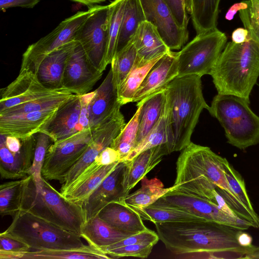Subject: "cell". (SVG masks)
Instances as JSON below:
<instances>
[{
  "label": "cell",
  "instance_id": "1",
  "mask_svg": "<svg viewBox=\"0 0 259 259\" xmlns=\"http://www.w3.org/2000/svg\"><path fill=\"white\" fill-rule=\"evenodd\" d=\"M159 239L171 252L186 258H243L250 248L241 246L239 230L207 221L154 223Z\"/></svg>",
  "mask_w": 259,
  "mask_h": 259
},
{
  "label": "cell",
  "instance_id": "2",
  "mask_svg": "<svg viewBox=\"0 0 259 259\" xmlns=\"http://www.w3.org/2000/svg\"><path fill=\"white\" fill-rule=\"evenodd\" d=\"M200 76H177L165 88L169 135L172 152L191 142L199 116L208 106L203 95Z\"/></svg>",
  "mask_w": 259,
  "mask_h": 259
},
{
  "label": "cell",
  "instance_id": "3",
  "mask_svg": "<svg viewBox=\"0 0 259 259\" xmlns=\"http://www.w3.org/2000/svg\"><path fill=\"white\" fill-rule=\"evenodd\" d=\"M210 75L218 93L237 96L250 102L259 76V42L249 34L242 43L227 42Z\"/></svg>",
  "mask_w": 259,
  "mask_h": 259
},
{
  "label": "cell",
  "instance_id": "4",
  "mask_svg": "<svg viewBox=\"0 0 259 259\" xmlns=\"http://www.w3.org/2000/svg\"><path fill=\"white\" fill-rule=\"evenodd\" d=\"M20 210L80 235L85 221L82 207L68 200L43 177H24Z\"/></svg>",
  "mask_w": 259,
  "mask_h": 259
},
{
  "label": "cell",
  "instance_id": "5",
  "mask_svg": "<svg viewBox=\"0 0 259 259\" xmlns=\"http://www.w3.org/2000/svg\"><path fill=\"white\" fill-rule=\"evenodd\" d=\"M224 158L213 152L210 148L192 142L179 155L176 170L203 176L218 188V192L240 218L251 223L259 228V215L250 211L232 190L223 167Z\"/></svg>",
  "mask_w": 259,
  "mask_h": 259
},
{
  "label": "cell",
  "instance_id": "6",
  "mask_svg": "<svg viewBox=\"0 0 259 259\" xmlns=\"http://www.w3.org/2000/svg\"><path fill=\"white\" fill-rule=\"evenodd\" d=\"M249 103L237 96L218 93L207 110L224 128L228 143L241 150L259 143V116Z\"/></svg>",
  "mask_w": 259,
  "mask_h": 259
},
{
  "label": "cell",
  "instance_id": "7",
  "mask_svg": "<svg viewBox=\"0 0 259 259\" xmlns=\"http://www.w3.org/2000/svg\"><path fill=\"white\" fill-rule=\"evenodd\" d=\"M3 233L25 243L30 250L77 249L87 245L78 234L22 210Z\"/></svg>",
  "mask_w": 259,
  "mask_h": 259
},
{
  "label": "cell",
  "instance_id": "8",
  "mask_svg": "<svg viewBox=\"0 0 259 259\" xmlns=\"http://www.w3.org/2000/svg\"><path fill=\"white\" fill-rule=\"evenodd\" d=\"M227 40L225 33L217 28L197 34L178 52V76L210 75Z\"/></svg>",
  "mask_w": 259,
  "mask_h": 259
},
{
  "label": "cell",
  "instance_id": "9",
  "mask_svg": "<svg viewBox=\"0 0 259 259\" xmlns=\"http://www.w3.org/2000/svg\"><path fill=\"white\" fill-rule=\"evenodd\" d=\"M95 5L65 19L51 32L29 45L23 54L19 73L36 74L45 57L52 52L74 40L77 30L87 18L99 7Z\"/></svg>",
  "mask_w": 259,
  "mask_h": 259
},
{
  "label": "cell",
  "instance_id": "10",
  "mask_svg": "<svg viewBox=\"0 0 259 259\" xmlns=\"http://www.w3.org/2000/svg\"><path fill=\"white\" fill-rule=\"evenodd\" d=\"M92 133L93 129H88L61 141L53 142L46 154L42 168V177L47 181H58L62 184L68 171L86 149Z\"/></svg>",
  "mask_w": 259,
  "mask_h": 259
},
{
  "label": "cell",
  "instance_id": "11",
  "mask_svg": "<svg viewBox=\"0 0 259 259\" xmlns=\"http://www.w3.org/2000/svg\"><path fill=\"white\" fill-rule=\"evenodd\" d=\"M108 16V5H99L81 25L74 38L80 45L90 61L101 72L107 67Z\"/></svg>",
  "mask_w": 259,
  "mask_h": 259
},
{
  "label": "cell",
  "instance_id": "12",
  "mask_svg": "<svg viewBox=\"0 0 259 259\" xmlns=\"http://www.w3.org/2000/svg\"><path fill=\"white\" fill-rule=\"evenodd\" d=\"M94 95L95 91L82 95H75L66 101L41 132L48 134L53 142H57L91 129L89 106Z\"/></svg>",
  "mask_w": 259,
  "mask_h": 259
},
{
  "label": "cell",
  "instance_id": "13",
  "mask_svg": "<svg viewBox=\"0 0 259 259\" xmlns=\"http://www.w3.org/2000/svg\"><path fill=\"white\" fill-rule=\"evenodd\" d=\"M157 203L177 207L195 214L203 220L239 230H246L253 225L239 218H234L224 212L214 203L198 196L176 188L166 193Z\"/></svg>",
  "mask_w": 259,
  "mask_h": 259
},
{
  "label": "cell",
  "instance_id": "14",
  "mask_svg": "<svg viewBox=\"0 0 259 259\" xmlns=\"http://www.w3.org/2000/svg\"><path fill=\"white\" fill-rule=\"evenodd\" d=\"M120 106L93 129L91 140L86 149L76 163L66 175L60 191L65 189L76 177L106 147L110 146L126 123L120 111Z\"/></svg>",
  "mask_w": 259,
  "mask_h": 259
},
{
  "label": "cell",
  "instance_id": "15",
  "mask_svg": "<svg viewBox=\"0 0 259 259\" xmlns=\"http://www.w3.org/2000/svg\"><path fill=\"white\" fill-rule=\"evenodd\" d=\"M102 74L103 72L92 64L76 41L66 62L62 88L74 95H82L89 93Z\"/></svg>",
  "mask_w": 259,
  "mask_h": 259
},
{
  "label": "cell",
  "instance_id": "16",
  "mask_svg": "<svg viewBox=\"0 0 259 259\" xmlns=\"http://www.w3.org/2000/svg\"><path fill=\"white\" fill-rule=\"evenodd\" d=\"M146 20L154 25L171 50H179L187 41V29L176 22L164 0H139Z\"/></svg>",
  "mask_w": 259,
  "mask_h": 259
},
{
  "label": "cell",
  "instance_id": "17",
  "mask_svg": "<svg viewBox=\"0 0 259 259\" xmlns=\"http://www.w3.org/2000/svg\"><path fill=\"white\" fill-rule=\"evenodd\" d=\"M67 90L46 87L31 72L19 73L16 78L1 89L0 112L14 106Z\"/></svg>",
  "mask_w": 259,
  "mask_h": 259
},
{
  "label": "cell",
  "instance_id": "18",
  "mask_svg": "<svg viewBox=\"0 0 259 259\" xmlns=\"http://www.w3.org/2000/svg\"><path fill=\"white\" fill-rule=\"evenodd\" d=\"M60 107L19 115H0V134L22 140L30 138L42 131Z\"/></svg>",
  "mask_w": 259,
  "mask_h": 259
},
{
  "label": "cell",
  "instance_id": "19",
  "mask_svg": "<svg viewBox=\"0 0 259 259\" xmlns=\"http://www.w3.org/2000/svg\"><path fill=\"white\" fill-rule=\"evenodd\" d=\"M178 52L170 51L152 66L135 93L132 102H140L164 89L178 75Z\"/></svg>",
  "mask_w": 259,
  "mask_h": 259
},
{
  "label": "cell",
  "instance_id": "20",
  "mask_svg": "<svg viewBox=\"0 0 259 259\" xmlns=\"http://www.w3.org/2000/svg\"><path fill=\"white\" fill-rule=\"evenodd\" d=\"M120 162L101 166L94 161L60 193L68 200L82 206L92 192Z\"/></svg>",
  "mask_w": 259,
  "mask_h": 259
},
{
  "label": "cell",
  "instance_id": "21",
  "mask_svg": "<svg viewBox=\"0 0 259 259\" xmlns=\"http://www.w3.org/2000/svg\"><path fill=\"white\" fill-rule=\"evenodd\" d=\"M170 153L168 145L163 144L147 149L125 162L121 182L124 197L129 194L137 183L161 162L164 156Z\"/></svg>",
  "mask_w": 259,
  "mask_h": 259
},
{
  "label": "cell",
  "instance_id": "22",
  "mask_svg": "<svg viewBox=\"0 0 259 259\" xmlns=\"http://www.w3.org/2000/svg\"><path fill=\"white\" fill-rule=\"evenodd\" d=\"M124 164V162L120 161L83 203L85 221L98 215L108 203L124 198L121 184Z\"/></svg>",
  "mask_w": 259,
  "mask_h": 259
},
{
  "label": "cell",
  "instance_id": "23",
  "mask_svg": "<svg viewBox=\"0 0 259 259\" xmlns=\"http://www.w3.org/2000/svg\"><path fill=\"white\" fill-rule=\"evenodd\" d=\"M35 144L34 136L24 140L23 147L20 151L12 152L8 149L1 136L0 174L2 178L16 180L28 175L33 162Z\"/></svg>",
  "mask_w": 259,
  "mask_h": 259
},
{
  "label": "cell",
  "instance_id": "24",
  "mask_svg": "<svg viewBox=\"0 0 259 259\" xmlns=\"http://www.w3.org/2000/svg\"><path fill=\"white\" fill-rule=\"evenodd\" d=\"M120 106L117 88L110 68L101 85L95 90L94 96L89 104L90 128L93 129Z\"/></svg>",
  "mask_w": 259,
  "mask_h": 259
},
{
  "label": "cell",
  "instance_id": "25",
  "mask_svg": "<svg viewBox=\"0 0 259 259\" xmlns=\"http://www.w3.org/2000/svg\"><path fill=\"white\" fill-rule=\"evenodd\" d=\"M100 218L118 230L137 234L147 228L139 214L124 200V198L112 201L98 213Z\"/></svg>",
  "mask_w": 259,
  "mask_h": 259
},
{
  "label": "cell",
  "instance_id": "26",
  "mask_svg": "<svg viewBox=\"0 0 259 259\" xmlns=\"http://www.w3.org/2000/svg\"><path fill=\"white\" fill-rule=\"evenodd\" d=\"M137 52L135 64L144 65L170 51L156 27L145 20L139 25L132 39Z\"/></svg>",
  "mask_w": 259,
  "mask_h": 259
},
{
  "label": "cell",
  "instance_id": "27",
  "mask_svg": "<svg viewBox=\"0 0 259 259\" xmlns=\"http://www.w3.org/2000/svg\"><path fill=\"white\" fill-rule=\"evenodd\" d=\"M75 44L74 40L66 44L47 55L41 61L36 75L46 87L54 90L63 88L66 62Z\"/></svg>",
  "mask_w": 259,
  "mask_h": 259
},
{
  "label": "cell",
  "instance_id": "28",
  "mask_svg": "<svg viewBox=\"0 0 259 259\" xmlns=\"http://www.w3.org/2000/svg\"><path fill=\"white\" fill-rule=\"evenodd\" d=\"M134 234L111 227L97 215L85 221L80 236L89 245L101 250Z\"/></svg>",
  "mask_w": 259,
  "mask_h": 259
},
{
  "label": "cell",
  "instance_id": "29",
  "mask_svg": "<svg viewBox=\"0 0 259 259\" xmlns=\"http://www.w3.org/2000/svg\"><path fill=\"white\" fill-rule=\"evenodd\" d=\"M109 259L108 254L90 245L77 249L28 251L9 255L6 259Z\"/></svg>",
  "mask_w": 259,
  "mask_h": 259
},
{
  "label": "cell",
  "instance_id": "30",
  "mask_svg": "<svg viewBox=\"0 0 259 259\" xmlns=\"http://www.w3.org/2000/svg\"><path fill=\"white\" fill-rule=\"evenodd\" d=\"M165 89L141 101L142 105L136 146L149 133L161 116L165 102Z\"/></svg>",
  "mask_w": 259,
  "mask_h": 259
},
{
  "label": "cell",
  "instance_id": "31",
  "mask_svg": "<svg viewBox=\"0 0 259 259\" xmlns=\"http://www.w3.org/2000/svg\"><path fill=\"white\" fill-rule=\"evenodd\" d=\"M132 207L139 214L143 221H149L154 224L188 220L205 221L181 208L156 202L144 207Z\"/></svg>",
  "mask_w": 259,
  "mask_h": 259
},
{
  "label": "cell",
  "instance_id": "32",
  "mask_svg": "<svg viewBox=\"0 0 259 259\" xmlns=\"http://www.w3.org/2000/svg\"><path fill=\"white\" fill-rule=\"evenodd\" d=\"M221 0H191L190 13L197 34L217 28Z\"/></svg>",
  "mask_w": 259,
  "mask_h": 259
},
{
  "label": "cell",
  "instance_id": "33",
  "mask_svg": "<svg viewBox=\"0 0 259 259\" xmlns=\"http://www.w3.org/2000/svg\"><path fill=\"white\" fill-rule=\"evenodd\" d=\"M163 144H167L169 147L170 152H172L169 135L166 96L163 111L157 122L146 137L135 147L121 161L124 162L129 161L141 152Z\"/></svg>",
  "mask_w": 259,
  "mask_h": 259
},
{
  "label": "cell",
  "instance_id": "34",
  "mask_svg": "<svg viewBox=\"0 0 259 259\" xmlns=\"http://www.w3.org/2000/svg\"><path fill=\"white\" fill-rule=\"evenodd\" d=\"M145 20L139 0H125L116 53L132 40L139 25Z\"/></svg>",
  "mask_w": 259,
  "mask_h": 259
},
{
  "label": "cell",
  "instance_id": "35",
  "mask_svg": "<svg viewBox=\"0 0 259 259\" xmlns=\"http://www.w3.org/2000/svg\"><path fill=\"white\" fill-rule=\"evenodd\" d=\"M141 182L139 189L124 197L125 202L132 207L141 208L151 205L168 192L178 187L174 185L164 188L161 181L156 178L149 180L144 177Z\"/></svg>",
  "mask_w": 259,
  "mask_h": 259
},
{
  "label": "cell",
  "instance_id": "36",
  "mask_svg": "<svg viewBox=\"0 0 259 259\" xmlns=\"http://www.w3.org/2000/svg\"><path fill=\"white\" fill-rule=\"evenodd\" d=\"M75 95L70 91L65 90L55 95L14 106L0 112V115H15L54 109L60 107Z\"/></svg>",
  "mask_w": 259,
  "mask_h": 259
},
{
  "label": "cell",
  "instance_id": "37",
  "mask_svg": "<svg viewBox=\"0 0 259 259\" xmlns=\"http://www.w3.org/2000/svg\"><path fill=\"white\" fill-rule=\"evenodd\" d=\"M161 57L143 65L135 64L124 81L118 89V102L121 106L132 102L135 93L147 74Z\"/></svg>",
  "mask_w": 259,
  "mask_h": 259
},
{
  "label": "cell",
  "instance_id": "38",
  "mask_svg": "<svg viewBox=\"0 0 259 259\" xmlns=\"http://www.w3.org/2000/svg\"><path fill=\"white\" fill-rule=\"evenodd\" d=\"M24 178L7 182L0 186V213L14 217L20 210Z\"/></svg>",
  "mask_w": 259,
  "mask_h": 259
},
{
  "label": "cell",
  "instance_id": "39",
  "mask_svg": "<svg viewBox=\"0 0 259 259\" xmlns=\"http://www.w3.org/2000/svg\"><path fill=\"white\" fill-rule=\"evenodd\" d=\"M125 0H114L109 5L108 41L106 58L107 66L110 64L116 52Z\"/></svg>",
  "mask_w": 259,
  "mask_h": 259
},
{
  "label": "cell",
  "instance_id": "40",
  "mask_svg": "<svg viewBox=\"0 0 259 259\" xmlns=\"http://www.w3.org/2000/svg\"><path fill=\"white\" fill-rule=\"evenodd\" d=\"M142 105V101L137 103V109L135 113L110 145L111 147L115 149L119 153L120 161L136 146L139 127V118Z\"/></svg>",
  "mask_w": 259,
  "mask_h": 259
},
{
  "label": "cell",
  "instance_id": "41",
  "mask_svg": "<svg viewBox=\"0 0 259 259\" xmlns=\"http://www.w3.org/2000/svg\"><path fill=\"white\" fill-rule=\"evenodd\" d=\"M137 58V52L133 40L116 53L110 64L117 90L133 68Z\"/></svg>",
  "mask_w": 259,
  "mask_h": 259
},
{
  "label": "cell",
  "instance_id": "42",
  "mask_svg": "<svg viewBox=\"0 0 259 259\" xmlns=\"http://www.w3.org/2000/svg\"><path fill=\"white\" fill-rule=\"evenodd\" d=\"M33 159L28 175H31L35 182L40 181L42 177V168L48 148L53 143L51 137L44 132L36 135Z\"/></svg>",
  "mask_w": 259,
  "mask_h": 259
},
{
  "label": "cell",
  "instance_id": "43",
  "mask_svg": "<svg viewBox=\"0 0 259 259\" xmlns=\"http://www.w3.org/2000/svg\"><path fill=\"white\" fill-rule=\"evenodd\" d=\"M224 170L230 187L242 203L252 212L256 213L248 195L245 182L241 175L224 158Z\"/></svg>",
  "mask_w": 259,
  "mask_h": 259
},
{
  "label": "cell",
  "instance_id": "44",
  "mask_svg": "<svg viewBox=\"0 0 259 259\" xmlns=\"http://www.w3.org/2000/svg\"><path fill=\"white\" fill-rule=\"evenodd\" d=\"M248 7L239 11V16L248 34L259 42V0H248Z\"/></svg>",
  "mask_w": 259,
  "mask_h": 259
},
{
  "label": "cell",
  "instance_id": "45",
  "mask_svg": "<svg viewBox=\"0 0 259 259\" xmlns=\"http://www.w3.org/2000/svg\"><path fill=\"white\" fill-rule=\"evenodd\" d=\"M154 245L148 243L135 244L108 249L104 252L111 258L128 256L147 258Z\"/></svg>",
  "mask_w": 259,
  "mask_h": 259
},
{
  "label": "cell",
  "instance_id": "46",
  "mask_svg": "<svg viewBox=\"0 0 259 259\" xmlns=\"http://www.w3.org/2000/svg\"><path fill=\"white\" fill-rule=\"evenodd\" d=\"M159 240V238L157 233L148 229L144 231L128 236L119 242L101 249V250L104 252V251L108 249L135 244L148 243L155 245Z\"/></svg>",
  "mask_w": 259,
  "mask_h": 259
},
{
  "label": "cell",
  "instance_id": "47",
  "mask_svg": "<svg viewBox=\"0 0 259 259\" xmlns=\"http://www.w3.org/2000/svg\"><path fill=\"white\" fill-rule=\"evenodd\" d=\"M30 250L25 243L9 236L3 232L0 234V258L5 259L10 254Z\"/></svg>",
  "mask_w": 259,
  "mask_h": 259
},
{
  "label": "cell",
  "instance_id": "48",
  "mask_svg": "<svg viewBox=\"0 0 259 259\" xmlns=\"http://www.w3.org/2000/svg\"><path fill=\"white\" fill-rule=\"evenodd\" d=\"M169 7L177 24L182 28L187 29L189 18L185 0H164Z\"/></svg>",
  "mask_w": 259,
  "mask_h": 259
},
{
  "label": "cell",
  "instance_id": "49",
  "mask_svg": "<svg viewBox=\"0 0 259 259\" xmlns=\"http://www.w3.org/2000/svg\"><path fill=\"white\" fill-rule=\"evenodd\" d=\"M94 161L99 165H107L120 161V156L117 151L109 146L100 153Z\"/></svg>",
  "mask_w": 259,
  "mask_h": 259
},
{
  "label": "cell",
  "instance_id": "50",
  "mask_svg": "<svg viewBox=\"0 0 259 259\" xmlns=\"http://www.w3.org/2000/svg\"><path fill=\"white\" fill-rule=\"evenodd\" d=\"M40 0H0V9L1 11L14 7L23 8H33Z\"/></svg>",
  "mask_w": 259,
  "mask_h": 259
},
{
  "label": "cell",
  "instance_id": "51",
  "mask_svg": "<svg viewBox=\"0 0 259 259\" xmlns=\"http://www.w3.org/2000/svg\"><path fill=\"white\" fill-rule=\"evenodd\" d=\"M248 36V32L245 28L239 27L235 29L232 34V41L236 44L245 41Z\"/></svg>",
  "mask_w": 259,
  "mask_h": 259
},
{
  "label": "cell",
  "instance_id": "52",
  "mask_svg": "<svg viewBox=\"0 0 259 259\" xmlns=\"http://www.w3.org/2000/svg\"><path fill=\"white\" fill-rule=\"evenodd\" d=\"M238 243L242 247L250 248L253 246L252 237L242 230H239L236 235Z\"/></svg>",
  "mask_w": 259,
  "mask_h": 259
},
{
  "label": "cell",
  "instance_id": "53",
  "mask_svg": "<svg viewBox=\"0 0 259 259\" xmlns=\"http://www.w3.org/2000/svg\"><path fill=\"white\" fill-rule=\"evenodd\" d=\"M248 0L234 4L228 11L226 14V19L228 20H231L233 19L235 14L238 11L245 9L248 7Z\"/></svg>",
  "mask_w": 259,
  "mask_h": 259
},
{
  "label": "cell",
  "instance_id": "54",
  "mask_svg": "<svg viewBox=\"0 0 259 259\" xmlns=\"http://www.w3.org/2000/svg\"><path fill=\"white\" fill-rule=\"evenodd\" d=\"M243 258L259 259V246H255L253 245V246L250 247Z\"/></svg>",
  "mask_w": 259,
  "mask_h": 259
},
{
  "label": "cell",
  "instance_id": "55",
  "mask_svg": "<svg viewBox=\"0 0 259 259\" xmlns=\"http://www.w3.org/2000/svg\"><path fill=\"white\" fill-rule=\"evenodd\" d=\"M73 2L80 3L81 4L86 6L88 9H90L93 6H95V4H99L105 2L106 0H70Z\"/></svg>",
  "mask_w": 259,
  "mask_h": 259
},
{
  "label": "cell",
  "instance_id": "56",
  "mask_svg": "<svg viewBox=\"0 0 259 259\" xmlns=\"http://www.w3.org/2000/svg\"><path fill=\"white\" fill-rule=\"evenodd\" d=\"M185 3L186 10L190 14L191 12V0H185Z\"/></svg>",
  "mask_w": 259,
  "mask_h": 259
}]
</instances>
